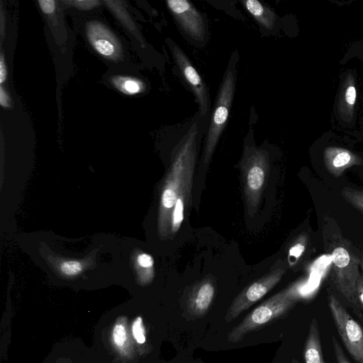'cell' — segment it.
Masks as SVG:
<instances>
[{
    "mask_svg": "<svg viewBox=\"0 0 363 363\" xmlns=\"http://www.w3.org/2000/svg\"><path fill=\"white\" fill-rule=\"evenodd\" d=\"M210 117L198 111L185 125L174 148L169 171L163 182L159 204L158 232L162 238L170 235V218L179 191L187 177L194 173L200 144Z\"/></svg>",
    "mask_w": 363,
    "mask_h": 363,
    "instance_id": "6da1fadb",
    "label": "cell"
},
{
    "mask_svg": "<svg viewBox=\"0 0 363 363\" xmlns=\"http://www.w3.org/2000/svg\"><path fill=\"white\" fill-rule=\"evenodd\" d=\"M238 61V52L234 50L223 74L209 118L199 167L201 175L203 172H206L208 169L228 119L235 92Z\"/></svg>",
    "mask_w": 363,
    "mask_h": 363,
    "instance_id": "7a4b0ae2",
    "label": "cell"
},
{
    "mask_svg": "<svg viewBox=\"0 0 363 363\" xmlns=\"http://www.w3.org/2000/svg\"><path fill=\"white\" fill-rule=\"evenodd\" d=\"M240 169L246 210L253 216L258 210L265 188L269 171V155L264 148L255 145L252 130L245 139Z\"/></svg>",
    "mask_w": 363,
    "mask_h": 363,
    "instance_id": "3957f363",
    "label": "cell"
},
{
    "mask_svg": "<svg viewBox=\"0 0 363 363\" xmlns=\"http://www.w3.org/2000/svg\"><path fill=\"white\" fill-rule=\"evenodd\" d=\"M298 300L296 286L286 288L263 301L228 334V340L237 343L249 333L258 330L291 309Z\"/></svg>",
    "mask_w": 363,
    "mask_h": 363,
    "instance_id": "277c9868",
    "label": "cell"
},
{
    "mask_svg": "<svg viewBox=\"0 0 363 363\" xmlns=\"http://www.w3.org/2000/svg\"><path fill=\"white\" fill-rule=\"evenodd\" d=\"M330 259L333 262L331 279L337 290L352 306L354 311L359 310L356 295L359 277V259L342 245L334 247Z\"/></svg>",
    "mask_w": 363,
    "mask_h": 363,
    "instance_id": "5b68a950",
    "label": "cell"
},
{
    "mask_svg": "<svg viewBox=\"0 0 363 363\" xmlns=\"http://www.w3.org/2000/svg\"><path fill=\"white\" fill-rule=\"evenodd\" d=\"M328 307L337 331L356 363H363V329L339 300L328 296Z\"/></svg>",
    "mask_w": 363,
    "mask_h": 363,
    "instance_id": "8992f818",
    "label": "cell"
},
{
    "mask_svg": "<svg viewBox=\"0 0 363 363\" xmlns=\"http://www.w3.org/2000/svg\"><path fill=\"white\" fill-rule=\"evenodd\" d=\"M285 268L279 267L264 274L245 287L233 301L226 315L225 322L235 319L271 291L281 279Z\"/></svg>",
    "mask_w": 363,
    "mask_h": 363,
    "instance_id": "52a82bcc",
    "label": "cell"
},
{
    "mask_svg": "<svg viewBox=\"0 0 363 363\" xmlns=\"http://www.w3.org/2000/svg\"><path fill=\"white\" fill-rule=\"evenodd\" d=\"M169 47L184 80L196 97L199 113L203 118L210 117L211 104L206 84L182 49L173 41H170Z\"/></svg>",
    "mask_w": 363,
    "mask_h": 363,
    "instance_id": "ba28073f",
    "label": "cell"
},
{
    "mask_svg": "<svg viewBox=\"0 0 363 363\" xmlns=\"http://www.w3.org/2000/svg\"><path fill=\"white\" fill-rule=\"evenodd\" d=\"M167 6L179 26L191 39L198 43H205L208 29L201 12L187 0H168Z\"/></svg>",
    "mask_w": 363,
    "mask_h": 363,
    "instance_id": "9c48e42d",
    "label": "cell"
},
{
    "mask_svg": "<svg viewBox=\"0 0 363 363\" xmlns=\"http://www.w3.org/2000/svg\"><path fill=\"white\" fill-rule=\"evenodd\" d=\"M86 33L91 45L99 55L113 61L122 59L121 44L105 24L98 21H91L86 26Z\"/></svg>",
    "mask_w": 363,
    "mask_h": 363,
    "instance_id": "30bf717a",
    "label": "cell"
},
{
    "mask_svg": "<svg viewBox=\"0 0 363 363\" xmlns=\"http://www.w3.org/2000/svg\"><path fill=\"white\" fill-rule=\"evenodd\" d=\"M216 291L214 281L211 277H206L196 283L189 291L186 298L188 313L200 318L209 310Z\"/></svg>",
    "mask_w": 363,
    "mask_h": 363,
    "instance_id": "8fae6325",
    "label": "cell"
},
{
    "mask_svg": "<svg viewBox=\"0 0 363 363\" xmlns=\"http://www.w3.org/2000/svg\"><path fill=\"white\" fill-rule=\"evenodd\" d=\"M305 363H327L323 352L318 323L313 318L310 323L303 349Z\"/></svg>",
    "mask_w": 363,
    "mask_h": 363,
    "instance_id": "7c38bea8",
    "label": "cell"
},
{
    "mask_svg": "<svg viewBox=\"0 0 363 363\" xmlns=\"http://www.w3.org/2000/svg\"><path fill=\"white\" fill-rule=\"evenodd\" d=\"M244 7L255 20L264 28L272 30L276 23V13L269 6L257 0H245Z\"/></svg>",
    "mask_w": 363,
    "mask_h": 363,
    "instance_id": "4fadbf2b",
    "label": "cell"
},
{
    "mask_svg": "<svg viewBox=\"0 0 363 363\" xmlns=\"http://www.w3.org/2000/svg\"><path fill=\"white\" fill-rule=\"evenodd\" d=\"M134 265L140 283L143 285L150 284L155 276L153 257L146 252H138L134 258Z\"/></svg>",
    "mask_w": 363,
    "mask_h": 363,
    "instance_id": "5bb4252c",
    "label": "cell"
},
{
    "mask_svg": "<svg viewBox=\"0 0 363 363\" xmlns=\"http://www.w3.org/2000/svg\"><path fill=\"white\" fill-rule=\"evenodd\" d=\"M111 82L118 90L128 95L139 94L145 88L144 83L134 77L115 76L111 79Z\"/></svg>",
    "mask_w": 363,
    "mask_h": 363,
    "instance_id": "9a60e30c",
    "label": "cell"
},
{
    "mask_svg": "<svg viewBox=\"0 0 363 363\" xmlns=\"http://www.w3.org/2000/svg\"><path fill=\"white\" fill-rule=\"evenodd\" d=\"M111 340L114 347L121 353L125 354L128 346V334L125 324L117 322L111 331Z\"/></svg>",
    "mask_w": 363,
    "mask_h": 363,
    "instance_id": "2e32d148",
    "label": "cell"
},
{
    "mask_svg": "<svg viewBox=\"0 0 363 363\" xmlns=\"http://www.w3.org/2000/svg\"><path fill=\"white\" fill-rule=\"evenodd\" d=\"M57 269L65 276L74 277L84 271V264L78 260H61L58 262Z\"/></svg>",
    "mask_w": 363,
    "mask_h": 363,
    "instance_id": "e0dca14e",
    "label": "cell"
},
{
    "mask_svg": "<svg viewBox=\"0 0 363 363\" xmlns=\"http://www.w3.org/2000/svg\"><path fill=\"white\" fill-rule=\"evenodd\" d=\"M342 194L349 203L363 212V191L346 187L343 189Z\"/></svg>",
    "mask_w": 363,
    "mask_h": 363,
    "instance_id": "ac0fdd59",
    "label": "cell"
},
{
    "mask_svg": "<svg viewBox=\"0 0 363 363\" xmlns=\"http://www.w3.org/2000/svg\"><path fill=\"white\" fill-rule=\"evenodd\" d=\"M131 333L138 344L141 345L145 342V332L142 318L137 317L134 320L131 326Z\"/></svg>",
    "mask_w": 363,
    "mask_h": 363,
    "instance_id": "d6986e66",
    "label": "cell"
},
{
    "mask_svg": "<svg viewBox=\"0 0 363 363\" xmlns=\"http://www.w3.org/2000/svg\"><path fill=\"white\" fill-rule=\"evenodd\" d=\"M352 160L351 155L346 151L337 153L332 160V167L334 172H340V169L348 165Z\"/></svg>",
    "mask_w": 363,
    "mask_h": 363,
    "instance_id": "ffe728a7",
    "label": "cell"
},
{
    "mask_svg": "<svg viewBox=\"0 0 363 363\" xmlns=\"http://www.w3.org/2000/svg\"><path fill=\"white\" fill-rule=\"evenodd\" d=\"M306 248V238L304 236L300 237L296 242L290 247L289 251V259H294L296 261L302 255Z\"/></svg>",
    "mask_w": 363,
    "mask_h": 363,
    "instance_id": "44dd1931",
    "label": "cell"
},
{
    "mask_svg": "<svg viewBox=\"0 0 363 363\" xmlns=\"http://www.w3.org/2000/svg\"><path fill=\"white\" fill-rule=\"evenodd\" d=\"M63 2L68 6H72L81 10H91L98 6L100 4V1L97 0H74L64 1Z\"/></svg>",
    "mask_w": 363,
    "mask_h": 363,
    "instance_id": "7402d4cb",
    "label": "cell"
},
{
    "mask_svg": "<svg viewBox=\"0 0 363 363\" xmlns=\"http://www.w3.org/2000/svg\"><path fill=\"white\" fill-rule=\"evenodd\" d=\"M331 342L337 363H350L346 357L340 342L335 336H332Z\"/></svg>",
    "mask_w": 363,
    "mask_h": 363,
    "instance_id": "603a6c76",
    "label": "cell"
},
{
    "mask_svg": "<svg viewBox=\"0 0 363 363\" xmlns=\"http://www.w3.org/2000/svg\"><path fill=\"white\" fill-rule=\"evenodd\" d=\"M38 2L40 9L45 14H52L55 11L56 3L53 0H39Z\"/></svg>",
    "mask_w": 363,
    "mask_h": 363,
    "instance_id": "cb8c5ba5",
    "label": "cell"
},
{
    "mask_svg": "<svg viewBox=\"0 0 363 363\" xmlns=\"http://www.w3.org/2000/svg\"><path fill=\"white\" fill-rule=\"evenodd\" d=\"M7 77V69L3 53L0 57V84L2 85Z\"/></svg>",
    "mask_w": 363,
    "mask_h": 363,
    "instance_id": "d4e9b609",
    "label": "cell"
},
{
    "mask_svg": "<svg viewBox=\"0 0 363 363\" xmlns=\"http://www.w3.org/2000/svg\"><path fill=\"white\" fill-rule=\"evenodd\" d=\"M345 99L347 102L353 105L355 103L356 100V89L353 86H350L345 92Z\"/></svg>",
    "mask_w": 363,
    "mask_h": 363,
    "instance_id": "484cf974",
    "label": "cell"
},
{
    "mask_svg": "<svg viewBox=\"0 0 363 363\" xmlns=\"http://www.w3.org/2000/svg\"><path fill=\"white\" fill-rule=\"evenodd\" d=\"M356 295L357 300L362 305H363V277L359 276L357 282Z\"/></svg>",
    "mask_w": 363,
    "mask_h": 363,
    "instance_id": "4316f807",
    "label": "cell"
},
{
    "mask_svg": "<svg viewBox=\"0 0 363 363\" xmlns=\"http://www.w3.org/2000/svg\"><path fill=\"white\" fill-rule=\"evenodd\" d=\"M0 104L4 108L9 106V97L2 85L0 86Z\"/></svg>",
    "mask_w": 363,
    "mask_h": 363,
    "instance_id": "83f0119b",
    "label": "cell"
},
{
    "mask_svg": "<svg viewBox=\"0 0 363 363\" xmlns=\"http://www.w3.org/2000/svg\"><path fill=\"white\" fill-rule=\"evenodd\" d=\"M291 363H300L297 359H293Z\"/></svg>",
    "mask_w": 363,
    "mask_h": 363,
    "instance_id": "f1b7e54d",
    "label": "cell"
},
{
    "mask_svg": "<svg viewBox=\"0 0 363 363\" xmlns=\"http://www.w3.org/2000/svg\"><path fill=\"white\" fill-rule=\"evenodd\" d=\"M362 271H363V267H362Z\"/></svg>",
    "mask_w": 363,
    "mask_h": 363,
    "instance_id": "f546056e",
    "label": "cell"
}]
</instances>
